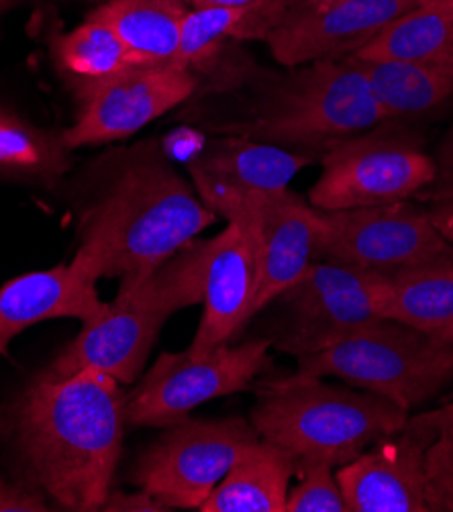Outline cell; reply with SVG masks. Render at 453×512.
<instances>
[{"instance_id":"obj_1","label":"cell","mask_w":453,"mask_h":512,"mask_svg":"<svg viewBox=\"0 0 453 512\" xmlns=\"http://www.w3.org/2000/svg\"><path fill=\"white\" fill-rule=\"evenodd\" d=\"M127 394L94 368L47 372L0 400V445L13 478L64 510H103L121 459Z\"/></svg>"},{"instance_id":"obj_2","label":"cell","mask_w":453,"mask_h":512,"mask_svg":"<svg viewBox=\"0 0 453 512\" xmlns=\"http://www.w3.org/2000/svg\"><path fill=\"white\" fill-rule=\"evenodd\" d=\"M217 221V215L156 149H141L84 211L70 266L86 280L156 268Z\"/></svg>"},{"instance_id":"obj_3","label":"cell","mask_w":453,"mask_h":512,"mask_svg":"<svg viewBox=\"0 0 453 512\" xmlns=\"http://www.w3.org/2000/svg\"><path fill=\"white\" fill-rule=\"evenodd\" d=\"M249 423L298 464L321 462L341 468L370 445L407 425L411 413L362 388L292 374L258 386Z\"/></svg>"},{"instance_id":"obj_4","label":"cell","mask_w":453,"mask_h":512,"mask_svg":"<svg viewBox=\"0 0 453 512\" xmlns=\"http://www.w3.org/2000/svg\"><path fill=\"white\" fill-rule=\"evenodd\" d=\"M384 121L364 70L349 56L292 68L276 78L247 121L227 131L321 160L335 145Z\"/></svg>"},{"instance_id":"obj_5","label":"cell","mask_w":453,"mask_h":512,"mask_svg":"<svg viewBox=\"0 0 453 512\" xmlns=\"http://www.w3.org/2000/svg\"><path fill=\"white\" fill-rule=\"evenodd\" d=\"M296 362L300 376L339 378L409 413L453 384V343L392 319H378Z\"/></svg>"},{"instance_id":"obj_6","label":"cell","mask_w":453,"mask_h":512,"mask_svg":"<svg viewBox=\"0 0 453 512\" xmlns=\"http://www.w3.org/2000/svg\"><path fill=\"white\" fill-rule=\"evenodd\" d=\"M321 176L309 192L319 211H347L409 200L435 178V162L405 123L384 121L321 158Z\"/></svg>"},{"instance_id":"obj_7","label":"cell","mask_w":453,"mask_h":512,"mask_svg":"<svg viewBox=\"0 0 453 512\" xmlns=\"http://www.w3.org/2000/svg\"><path fill=\"white\" fill-rule=\"evenodd\" d=\"M196 192L217 217L239 225L254 243L258 284L251 319L317 262L321 211L290 188H203Z\"/></svg>"},{"instance_id":"obj_8","label":"cell","mask_w":453,"mask_h":512,"mask_svg":"<svg viewBox=\"0 0 453 512\" xmlns=\"http://www.w3.org/2000/svg\"><path fill=\"white\" fill-rule=\"evenodd\" d=\"M388 278L333 262H313L276 304L272 347L294 357L323 351L384 319ZM268 304V306H270Z\"/></svg>"},{"instance_id":"obj_9","label":"cell","mask_w":453,"mask_h":512,"mask_svg":"<svg viewBox=\"0 0 453 512\" xmlns=\"http://www.w3.org/2000/svg\"><path fill=\"white\" fill-rule=\"evenodd\" d=\"M268 337L223 343L207 353H164L127 394V427H172L196 406L247 390L268 364Z\"/></svg>"},{"instance_id":"obj_10","label":"cell","mask_w":453,"mask_h":512,"mask_svg":"<svg viewBox=\"0 0 453 512\" xmlns=\"http://www.w3.org/2000/svg\"><path fill=\"white\" fill-rule=\"evenodd\" d=\"M258 441L256 429L241 417H188L166 427L139 455L131 482L170 510H200L237 459Z\"/></svg>"},{"instance_id":"obj_11","label":"cell","mask_w":453,"mask_h":512,"mask_svg":"<svg viewBox=\"0 0 453 512\" xmlns=\"http://www.w3.org/2000/svg\"><path fill=\"white\" fill-rule=\"evenodd\" d=\"M449 258H453V243L443 237L425 209L413 207L409 200L321 211L317 262L390 276L417 264Z\"/></svg>"},{"instance_id":"obj_12","label":"cell","mask_w":453,"mask_h":512,"mask_svg":"<svg viewBox=\"0 0 453 512\" xmlns=\"http://www.w3.org/2000/svg\"><path fill=\"white\" fill-rule=\"evenodd\" d=\"M74 90L80 113L62 133L68 151L131 137L188 100L196 76L176 64H137L105 80L74 84Z\"/></svg>"},{"instance_id":"obj_13","label":"cell","mask_w":453,"mask_h":512,"mask_svg":"<svg viewBox=\"0 0 453 512\" xmlns=\"http://www.w3.org/2000/svg\"><path fill=\"white\" fill-rule=\"evenodd\" d=\"M417 0H294L264 39L278 64L298 68L356 56Z\"/></svg>"},{"instance_id":"obj_14","label":"cell","mask_w":453,"mask_h":512,"mask_svg":"<svg viewBox=\"0 0 453 512\" xmlns=\"http://www.w3.org/2000/svg\"><path fill=\"white\" fill-rule=\"evenodd\" d=\"M439 435L427 413L335 470L347 512H429L425 457Z\"/></svg>"},{"instance_id":"obj_15","label":"cell","mask_w":453,"mask_h":512,"mask_svg":"<svg viewBox=\"0 0 453 512\" xmlns=\"http://www.w3.org/2000/svg\"><path fill=\"white\" fill-rule=\"evenodd\" d=\"M168 317L119 290L113 302L54 357L43 372L66 378L80 370L94 368L119 384L139 378L151 347L156 345Z\"/></svg>"},{"instance_id":"obj_16","label":"cell","mask_w":453,"mask_h":512,"mask_svg":"<svg viewBox=\"0 0 453 512\" xmlns=\"http://www.w3.org/2000/svg\"><path fill=\"white\" fill-rule=\"evenodd\" d=\"M258 284L256 249L249 235L235 223L207 239L203 319L190 343L192 353H207L223 343L251 319Z\"/></svg>"},{"instance_id":"obj_17","label":"cell","mask_w":453,"mask_h":512,"mask_svg":"<svg viewBox=\"0 0 453 512\" xmlns=\"http://www.w3.org/2000/svg\"><path fill=\"white\" fill-rule=\"evenodd\" d=\"M96 282L82 278L70 264L29 272L0 286V355L31 325L49 319L88 323L105 311Z\"/></svg>"},{"instance_id":"obj_18","label":"cell","mask_w":453,"mask_h":512,"mask_svg":"<svg viewBox=\"0 0 453 512\" xmlns=\"http://www.w3.org/2000/svg\"><path fill=\"white\" fill-rule=\"evenodd\" d=\"M313 162L311 156L280 145L227 133L200 151L190 162L188 172L196 190H282Z\"/></svg>"},{"instance_id":"obj_19","label":"cell","mask_w":453,"mask_h":512,"mask_svg":"<svg viewBox=\"0 0 453 512\" xmlns=\"http://www.w3.org/2000/svg\"><path fill=\"white\" fill-rule=\"evenodd\" d=\"M356 60L386 121L407 125L435 117L453 105V62Z\"/></svg>"},{"instance_id":"obj_20","label":"cell","mask_w":453,"mask_h":512,"mask_svg":"<svg viewBox=\"0 0 453 512\" xmlns=\"http://www.w3.org/2000/svg\"><path fill=\"white\" fill-rule=\"evenodd\" d=\"M294 476L296 459L260 439L237 459L200 512H284Z\"/></svg>"},{"instance_id":"obj_21","label":"cell","mask_w":453,"mask_h":512,"mask_svg":"<svg viewBox=\"0 0 453 512\" xmlns=\"http://www.w3.org/2000/svg\"><path fill=\"white\" fill-rule=\"evenodd\" d=\"M386 278L384 319L453 343V258L417 264Z\"/></svg>"},{"instance_id":"obj_22","label":"cell","mask_w":453,"mask_h":512,"mask_svg":"<svg viewBox=\"0 0 453 512\" xmlns=\"http://www.w3.org/2000/svg\"><path fill=\"white\" fill-rule=\"evenodd\" d=\"M186 13L180 0H107L90 17L107 23L139 64H174Z\"/></svg>"},{"instance_id":"obj_23","label":"cell","mask_w":453,"mask_h":512,"mask_svg":"<svg viewBox=\"0 0 453 512\" xmlns=\"http://www.w3.org/2000/svg\"><path fill=\"white\" fill-rule=\"evenodd\" d=\"M370 62H453V0H435L386 25L360 54Z\"/></svg>"},{"instance_id":"obj_24","label":"cell","mask_w":453,"mask_h":512,"mask_svg":"<svg viewBox=\"0 0 453 512\" xmlns=\"http://www.w3.org/2000/svg\"><path fill=\"white\" fill-rule=\"evenodd\" d=\"M54 56L72 84L105 80L139 64L123 39L107 23L90 15L54 43Z\"/></svg>"},{"instance_id":"obj_25","label":"cell","mask_w":453,"mask_h":512,"mask_svg":"<svg viewBox=\"0 0 453 512\" xmlns=\"http://www.w3.org/2000/svg\"><path fill=\"white\" fill-rule=\"evenodd\" d=\"M68 164V149L62 143V135H49L0 109V170L56 178L68 170Z\"/></svg>"},{"instance_id":"obj_26","label":"cell","mask_w":453,"mask_h":512,"mask_svg":"<svg viewBox=\"0 0 453 512\" xmlns=\"http://www.w3.org/2000/svg\"><path fill=\"white\" fill-rule=\"evenodd\" d=\"M298 482L290 488L284 512H347L335 468L321 462L296 466Z\"/></svg>"},{"instance_id":"obj_27","label":"cell","mask_w":453,"mask_h":512,"mask_svg":"<svg viewBox=\"0 0 453 512\" xmlns=\"http://www.w3.org/2000/svg\"><path fill=\"white\" fill-rule=\"evenodd\" d=\"M429 512H453V433L439 431L425 457Z\"/></svg>"},{"instance_id":"obj_28","label":"cell","mask_w":453,"mask_h":512,"mask_svg":"<svg viewBox=\"0 0 453 512\" xmlns=\"http://www.w3.org/2000/svg\"><path fill=\"white\" fill-rule=\"evenodd\" d=\"M49 500L35 488L15 480L0 478V512H43Z\"/></svg>"},{"instance_id":"obj_29","label":"cell","mask_w":453,"mask_h":512,"mask_svg":"<svg viewBox=\"0 0 453 512\" xmlns=\"http://www.w3.org/2000/svg\"><path fill=\"white\" fill-rule=\"evenodd\" d=\"M433 162H435V178L421 192V198H425L427 204L453 196V129L443 137Z\"/></svg>"},{"instance_id":"obj_30","label":"cell","mask_w":453,"mask_h":512,"mask_svg":"<svg viewBox=\"0 0 453 512\" xmlns=\"http://www.w3.org/2000/svg\"><path fill=\"white\" fill-rule=\"evenodd\" d=\"M103 510H109V512H168L170 508L164 506L158 498L147 494L145 490H139L133 494L111 490Z\"/></svg>"},{"instance_id":"obj_31","label":"cell","mask_w":453,"mask_h":512,"mask_svg":"<svg viewBox=\"0 0 453 512\" xmlns=\"http://www.w3.org/2000/svg\"><path fill=\"white\" fill-rule=\"evenodd\" d=\"M425 211L429 213L437 229L443 233V237L453 243V196L437 202H429Z\"/></svg>"},{"instance_id":"obj_32","label":"cell","mask_w":453,"mask_h":512,"mask_svg":"<svg viewBox=\"0 0 453 512\" xmlns=\"http://www.w3.org/2000/svg\"><path fill=\"white\" fill-rule=\"evenodd\" d=\"M180 3L192 11V9H217V7H245L256 3V0H180Z\"/></svg>"},{"instance_id":"obj_33","label":"cell","mask_w":453,"mask_h":512,"mask_svg":"<svg viewBox=\"0 0 453 512\" xmlns=\"http://www.w3.org/2000/svg\"><path fill=\"white\" fill-rule=\"evenodd\" d=\"M47 3H60V0H0V15L15 11V9H23V7H35V5H47ZM84 3H96L103 5L107 0H84Z\"/></svg>"},{"instance_id":"obj_34","label":"cell","mask_w":453,"mask_h":512,"mask_svg":"<svg viewBox=\"0 0 453 512\" xmlns=\"http://www.w3.org/2000/svg\"><path fill=\"white\" fill-rule=\"evenodd\" d=\"M437 431H451L453 433V402L437 408V411L427 413Z\"/></svg>"},{"instance_id":"obj_35","label":"cell","mask_w":453,"mask_h":512,"mask_svg":"<svg viewBox=\"0 0 453 512\" xmlns=\"http://www.w3.org/2000/svg\"><path fill=\"white\" fill-rule=\"evenodd\" d=\"M419 5H423V3H435V0H417Z\"/></svg>"}]
</instances>
